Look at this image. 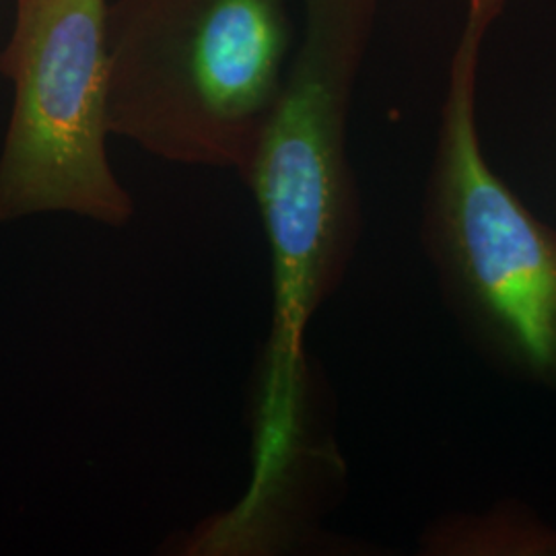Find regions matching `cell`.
<instances>
[{"mask_svg": "<svg viewBox=\"0 0 556 556\" xmlns=\"http://www.w3.org/2000/svg\"><path fill=\"white\" fill-rule=\"evenodd\" d=\"M507 0H468L425 200L422 239L480 340L521 376L556 383V229L498 178L478 132L482 41Z\"/></svg>", "mask_w": 556, "mask_h": 556, "instance_id": "3", "label": "cell"}, {"mask_svg": "<svg viewBox=\"0 0 556 556\" xmlns=\"http://www.w3.org/2000/svg\"><path fill=\"white\" fill-rule=\"evenodd\" d=\"M425 548L427 555H556V530L503 507L439 523L425 538Z\"/></svg>", "mask_w": 556, "mask_h": 556, "instance_id": "5", "label": "cell"}, {"mask_svg": "<svg viewBox=\"0 0 556 556\" xmlns=\"http://www.w3.org/2000/svg\"><path fill=\"white\" fill-rule=\"evenodd\" d=\"M303 31L243 181L273 260L266 369L305 371V332L346 273L358 194L346 153L349 110L379 0H301Z\"/></svg>", "mask_w": 556, "mask_h": 556, "instance_id": "1", "label": "cell"}, {"mask_svg": "<svg viewBox=\"0 0 556 556\" xmlns=\"http://www.w3.org/2000/svg\"><path fill=\"white\" fill-rule=\"evenodd\" d=\"M110 135L245 178L293 54L287 0H114Z\"/></svg>", "mask_w": 556, "mask_h": 556, "instance_id": "2", "label": "cell"}, {"mask_svg": "<svg viewBox=\"0 0 556 556\" xmlns=\"http://www.w3.org/2000/svg\"><path fill=\"white\" fill-rule=\"evenodd\" d=\"M108 0H15L0 75L13 110L0 149V225L66 213L124 227L135 202L108 157Z\"/></svg>", "mask_w": 556, "mask_h": 556, "instance_id": "4", "label": "cell"}]
</instances>
